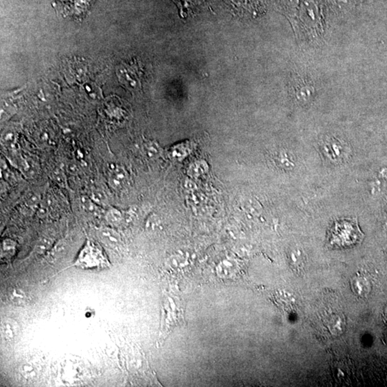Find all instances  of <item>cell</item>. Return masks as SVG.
<instances>
[{
	"mask_svg": "<svg viewBox=\"0 0 387 387\" xmlns=\"http://www.w3.org/2000/svg\"><path fill=\"white\" fill-rule=\"evenodd\" d=\"M81 206L85 212L88 213L97 214L100 212L99 207L96 204L95 201L90 198L83 197L81 198Z\"/></svg>",
	"mask_w": 387,
	"mask_h": 387,
	"instance_id": "cell-9",
	"label": "cell"
},
{
	"mask_svg": "<svg viewBox=\"0 0 387 387\" xmlns=\"http://www.w3.org/2000/svg\"><path fill=\"white\" fill-rule=\"evenodd\" d=\"M40 372V366L33 361H26L18 368V374L21 379L28 381L37 379Z\"/></svg>",
	"mask_w": 387,
	"mask_h": 387,
	"instance_id": "cell-6",
	"label": "cell"
},
{
	"mask_svg": "<svg viewBox=\"0 0 387 387\" xmlns=\"http://www.w3.org/2000/svg\"><path fill=\"white\" fill-rule=\"evenodd\" d=\"M59 1L62 2V3H65V2H71V0H59Z\"/></svg>",
	"mask_w": 387,
	"mask_h": 387,
	"instance_id": "cell-19",
	"label": "cell"
},
{
	"mask_svg": "<svg viewBox=\"0 0 387 387\" xmlns=\"http://www.w3.org/2000/svg\"><path fill=\"white\" fill-rule=\"evenodd\" d=\"M108 179L113 188H121L127 179V174L122 167L111 164L108 167Z\"/></svg>",
	"mask_w": 387,
	"mask_h": 387,
	"instance_id": "cell-4",
	"label": "cell"
},
{
	"mask_svg": "<svg viewBox=\"0 0 387 387\" xmlns=\"http://www.w3.org/2000/svg\"><path fill=\"white\" fill-rule=\"evenodd\" d=\"M51 245V241L49 238H43L39 240L38 243L37 244L36 249L37 253H43L45 252L50 246Z\"/></svg>",
	"mask_w": 387,
	"mask_h": 387,
	"instance_id": "cell-14",
	"label": "cell"
},
{
	"mask_svg": "<svg viewBox=\"0 0 387 387\" xmlns=\"http://www.w3.org/2000/svg\"><path fill=\"white\" fill-rule=\"evenodd\" d=\"M98 235L100 240L110 249L118 248L120 245V237L112 228H101Z\"/></svg>",
	"mask_w": 387,
	"mask_h": 387,
	"instance_id": "cell-7",
	"label": "cell"
},
{
	"mask_svg": "<svg viewBox=\"0 0 387 387\" xmlns=\"http://www.w3.org/2000/svg\"><path fill=\"white\" fill-rule=\"evenodd\" d=\"M15 242H12V240H8L3 241L2 249L5 253H12L15 251Z\"/></svg>",
	"mask_w": 387,
	"mask_h": 387,
	"instance_id": "cell-16",
	"label": "cell"
},
{
	"mask_svg": "<svg viewBox=\"0 0 387 387\" xmlns=\"http://www.w3.org/2000/svg\"><path fill=\"white\" fill-rule=\"evenodd\" d=\"M335 1H336V4L340 7V8H347V7L351 4L352 0H335Z\"/></svg>",
	"mask_w": 387,
	"mask_h": 387,
	"instance_id": "cell-17",
	"label": "cell"
},
{
	"mask_svg": "<svg viewBox=\"0 0 387 387\" xmlns=\"http://www.w3.org/2000/svg\"><path fill=\"white\" fill-rule=\"evenodd\" d=\"M106 219L110 225H119L124 219V215L118 209L110 208L106 212Z\"/></svg>",
	"mask_w": 387,
	"mask_h": 387,
	"instance_id": "cell-8",
	"label": "cell"
},
{
	"mask_svg": "<svg viewBox=\"0 0 387 387\" xmlns=\"http://www.w3.org/2000/svg\"><path fill=\"white\" fill-rule=\"evenodd\" d=\"M232 1H233L235 4L238 5H242L246 3V0H232Z\"/></svg>",
	"mask_w": 387,
	"mask_h": 387,
	"instance_id": "cell-18",
	"label": "cell"
},
{
	"mask_svg": "<svg viewBox=\"0 0 387 387\" xmlns=\"http://www.w3.org/2000/svg\"><path fill=\"white\" fill-rule=\"evenodd\" d=\"M119 81L130 90H139L142 88V71L136 63H123L117 67Z\"/></svg>",
	"mask_w": 387,
	"mask_h": 387,
	"instance_id": "cell-2",
	"label": "cell"
},
{
	"mask_svg": "<svg viewBox=\"0 0 387 387\" xmlns=\"http://www.w3.org/2000/svg\"><path fill=\"white\" fill-rule=\"evenodd\" d=\"M92 1V0H77L76 2H75V4L73 7V10H74L73 13L76 15H81L82 12L84 13Z\"/></svg>",
	"mask_w": 387,
	"mask_h": 387,
	"instance_id": "cell-11",
	"label": "cell"
},
{
	"mask_svg": "<svg viewBox=\"0 0 387 387\" xmlns=\"http://www.w3.org/2000/svg\"><path fill=\"white\" fill-rule=\"evenodd\" d=\"M354 1H356V2H362V1H363V0H354Z\"/></svg>",
	"mask_w": 387,
	"mask_h": 387,
	"instance_id": "cell-20",
	"label": "cell"
},
{
	"mask_svg": "<svg viewBox=\"0 0 387 387\" xmlns=\"http://www.w3.org/2000/svg\"><path fill=\"white\" fill-rule=\"evenodd\" d=\"M77 264L85 268H100L108 265V260L99 246L88 242L77 260Z\"/></svg>",
	"mask_w": 387,
	"mask_h": 387,
	"instance_id": "cell-1",
	"label": "cell"
},
{
	"mask_svg": "<svg viewBox=\"0 0 387 387\" xmlns=\"http://www.w3.org/2000/svg\"><path fill=\"white\" fill-rule=\"evenodd\" d=\"M144 150L146 156L149 158H156L160 154V147L153 142H146L144 144Z\"/></svg>",
	"mask_w": 387,
	"mask_h": 387,
	"instance_id": "cell-10",
	"label": "cell"
},
{
	"mask_svg": "<svg viewBox=\"0 0 387 387\" xmlns=\"http://www.w3.org/2000/svg\"><path fill=\"white\" fill-rule=\"evenodd\" d=\"M34 162L32 161L29 158L22 157L21 158L20 161H19V166H20V169H22L23 172L30 174L33 172Z\"/></svg>",
	"mask_w": 387,
	"mask_h": 387,
	"instance_id": "cell-13",
	"label": "cell"
},
{
	"mask_svg": "<svg viewBox=\"0 0 387 387\" xmlns=\"http://www.w3.org/2000/svg\"><path fill=\"white\" fill-rule=\"evenodd\" d=\"M326 156L333 162H343L349 156V149L336 139L328 141L324 145Z\"/></svg>",
	"mask_w": 387,
	"mask_h": 387,
	"instance_id": "cell-3",
	"label": "cell"
},
{
	"mask_svg": "<svg viewBox=\"0 0 387 387\" xmlns=\"http://www.w3.org/2000/svg\"><path fill=\"white\" fill-rule=\"evenodd\" d=\"M2 336L7 342H13L19 333V326L16 321L10 318H5L1 322Z\"/></svg>",
	"mask_w": 387,
	"mask_h": 387,
	"instance_id": "cell-5",
	"label": "cell"
},
{
	"mask_svg": "<svg viewBox=\"0 0 387 387\" xmlns=\"http://www.w3.org/2000/svg\"><path fill=\"white\" fill-rule=\"evenodd\" d=\"M26 294L19 289H14L10 295V299L12 300V302L18 303V304L26 303Z\"/></svg>",
	"mask_w": 387,
	"mask_h": 387,
	"instance_id": "cell-12",
	"label": "cell"
},
{
	"mask_svg": "<svg viewBox=\"0 0 387 387\" xmlns=\"http://www.w3.org/2000/svg\"><path fill=\"white\" fill-rule=\"evenodd\" d=\"M276 160H277L278 164L283 167H291L292 165H293L291 161L289 160L290 158L287 156V153L285 152L279 153Z\"/></svg>",
	"mask_w": 387,
	"mask_h": 387,
	"instance_id": "cell-15",
	"label": "cell"
}]
</instances>
